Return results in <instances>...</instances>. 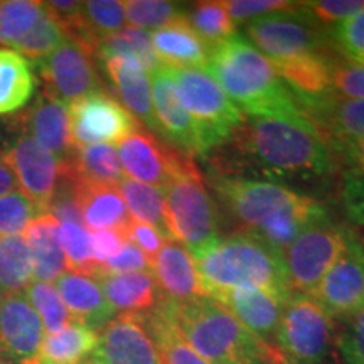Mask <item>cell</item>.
<instances>
[{
    "label": "cell",
    "instance_id": "1",
    "mask_svg": "<svg viewBox=\"0 0 364 364\" xmlns=\"http://www.w3.org/2000/svg\"><path fill=\"white\" fill-rule=\"evenodd\" d=\"M206 157L209 174L270 182L321 179L336 169V157L302 112L245 115Z\"/></svg>",
    "mask_w": 364,
    "mask_h": 364
},
{
    "label": "cell",
    "instance_id": "2",
    "mask_svg": "<svg viewBox=\"0 0 364 364\" xmlns=\"http://www.w3.org/2000/svg\"><path fill=\"white\" fill-rule=\"evenodd\" d=\"M193 257L209 299L240 287H255L282 302L292 297L284 255L252 231L240 230L225 238L220 236Z\"/></svg>",
    "mask_w": 364,
    "mask_h": 364
},
{
    "label": "cell",
    "instance_id": "3",
    "mask_svg": "<svg viewBox=\"0 0 364 364\" xmlns=\"http://www.w3.org/2000/svg\"><path fill=\"white\" fill-rule=\"evenodd\" d=\"M164 306L191 348L209 364H284L275 348L255 338L247 327L209 297Z\"/></svg>",
    "mask_w": 364,
    "mask_h": 364
},
{
    "label": "cell",
    "instance_id": "4",
    "mask_svg": "<svg viewBox=\"0 0 364 364\" xmlns=\"http://www.w3.org/2000/svg\"><path fill=\"white\" fill-rule=\"evenodd\" d=\"M206 70L247 115L300 112L273 63L241 34L209 49Z\"/></svg>",
    "mask_w": 364,
    "mask_h": 364
},
{
    "label": "cell",
    "instance_id": "5",
    "mask_svg": "<svg viewBox=\"0 0 364 364\" xmlns=\"http://www.w3.org/2000/svg\"><path fill=\"white\" fill-rule=\"evenodd\" d=\"M182 107L198 130L203 157L225 142L243 122V113L206 70L167 68Z\"/></svg>",
    "mask_w": 364,
    "mask_h": 364
},
{
    "label": "cell",
    "instance_id": "6",
    "mask_svg": "<svg viewBox=\"0 0 364 364\" xmlns=\"http://www.w3.org/2000/svg\"><path fill=\"white\" fill-rule=\"evenodd\" d=\"M166 220L172 240L191 253L198 252L218 236L216 201L208 193L204 177L188 159L166 189Z\"/></svg>",
    "mask_w": 364,
    "mask_h": 364
},
{
    "label": "cell",
    "instance_id": "7",
    "mask_svg": "<svg viewBox=\"0 0 364 364\" xmlns=\"http://www.w3.org/2000/svg\"><path fill=\"white\" fill-rule=\"evenodd\" d=\"M208 182L216 201L243 230L252 233H258L284 213L302 206L311 199L289 186L250 177L209 174Z\"/></svg>",
    "mask_w": 364,
    "mask_h": 364
},
{
    "label": "cell",
    "instance_id": "8",
    "mask_svg": "<svg viewBox=\"0 0 364 364\" xmlns=\"http://www.w3.org/2000/svg\"><path fill=\"white\" fill-rule=\"evenodd\" d=\"M334 318L314 295L292 294L275 332V351L287 364H326L334 348Z\"/></svg>",
    "mask_w": 364,
    "mask_h": 364
},
{
    "label": "cell",
    "instance_id": "9",
    "mask_svg": "<svg viewBox=\"0 0 364 364\" xmlns=\"http://www.w3.org/2000/svg\"><path fill=\"white\" fill-rule=\"evenodd\" d=\"M348 226L334 221L322 208L287 247L284 263L292 294H316L318 284L344 250Z\"/></svg>",
    "mask_w": 364,
    "mask_h": 364
},
{
    "label": "cell",
    "instance_id": "10",
    "mask_svg": "<svg viewBox=\"0 0 364 364\" xmlns=\"http://www.w3.org/2000/svg\"><path fill=\"white\" fill-rule=\"evenodd\" d=\"M245 34L272 63L334 53L327 31L300 9V2L294 11L268 14L247 22Z\"/></svg>",
    "mask_w": 364,
    "mask_h": 364
},
{
    "label": "cell",
    "instance_id": "11",
    "mask_svg": "<svg viewBox=\"0 0 364 364\" xmlns=\"http://www.w3.org/2000/svg\"><path fill=\"white\" fill-rule=\"evenodd\" d=\"M95 58L97 54L86 46L66 39L56 51L38 63L43 90L66 105L102 91Z\"/></svg>",
    "mask_w": 364,
    "mask_h": 364
},
{
    "label": "cell",
    "instance_id": "12",
    "mask_svg": "<svg viewBox=\"0 0 364 364\" xmlns=\"http://www.w3.org/2000/svg\"><path fill=\"white\" fill-rule=\"evenodd\" d=\"M314 297L334 321L364 307V236L349 228L344 250L318 284Z\"/></svg>",
    "mask_w": 364,
    "mask_h": 364
},
{
    "label": "cell",
    "instance_id": "13",
    "mask_svg": "<svg viewBox=\"0 0 364 364\" xmlns=\"http://www.w3.org/2000/svg\"><path fill=\"white\" fill-rule=\"evenodd\" d=\"M71 140L76 147L120 144L136 127V120L108 91H97L68 105Z\"/></svg>",
    "mask_w": 364,
    "mask_h": 364
},
{
    "label": "cell",
    "instance_id": "14",
    "mask_svg": "<svg viewBox=\"0 0 364 364\" xmlns=\"http://www.w3.org/2000/svg\"><path fill=\"white\" fill-rule=\"evenodd\" d=\"M2 157L12 169L22 193L31 198L41 213H48L65 172V164L22 132L9 144Z\"/></svg>",
    "mask_w": 364,
    "mask_h": 364
},
{
    "label": "cell",
    "instance_id": "15",
    "mask_svg": "<svg viewBox=\"0 0 364 364\" xmlns=\"http://www.w3.org/2000/svg\"><path fill=\"white\" fill-rule=\"evenodd\" d=\"M117 152L124 174L129 176V179L162 191L191 159L171 144L162 142L150 130L139 127L118 144Z\"/></svg>",
    "mask_w": 364,
    "mask_h": 364
},
{
    "label": "cell",
    "instance_id": "16",
    "mask_svg": "<svg viewBox=\"0 0 364 364\" xmlns=\"http://www.w3.org/2000/svg\"><path fill=\"white\" fill-rule=\"evenodd\" d=\"M81 364H162L144 314H118L98 332V343Z\"/></svg>",
    "mask_w": 364,
    "mask_h": 364
},
{
    "label": "cell",
    "instance_id": "17",
    "mask_svg": "<svg viewBox=\"0 0 364 364\" xmlns=\"http://www.w3.org/2000/svg\"><path fill=\"white\" fill-rule=\"evenodd\" d=\"M44 326L26 295L0 300V353L14 364H34L44 341Z\"/></svg>",
    "mask_w": 364,
    "mask_h": 364
},
{
    "label": "cell",
    "instance_id": "18",
    "mask_svg": "<svg viewBox=\"0 0 364 364\" xmlns=\"http://www.w3.org/2000/svg\"><path fill=\"white\" fill-rule=\"evenodd\" d=\"M150 85H152V105L159 135L169 140L172 147H176L184 156L191 159L203 156L193 118L182 107L174 81L166 66L150 73Z\"/></svg>",
    "mask_w": 364,
    "mask_h": 364
},
{
    "label": "cell",
    "instance_id": "19",
    "mask_svg": "<svg viewBox=\"0 0 364 364\" xmlns=\"http://www.w3.org/2000/svg\"><path fill=\"white\" fill-rule=\"evenodd\" d=\"M17 124L19 132L33 136L36 142L49 150L63 164L70 161L75 150L71 140L70 108L61 100L43 90L27 110L21 113Z\"/></svg>",
    "mask_w": 364,
    "mask_h": 364
},
{
    "label": "cell",
    "instance_id": "20",
    "mask_svg": "<svg viewBox=\"0 0 364 364\" xmlns=\"http://www.w3.org/2000/svg\"><path fill=\"white\" fill-rule=\"evenodd\" d=\"M297 105L329 149L364 135V100L324 95L321 98L297 100Z\"/></svg>",
    "mask_w": 364,
    "mask_h": 364
},
{
    "label": "cell",
    "instance_id": "21",
    "mask_svg": "<svg viewBox=\"0 0 364 364\" xmlns=\"http://www.w3.org/2000/svg\"><path fill=\"white\" fill-rule=\"evenodd\" d=\"M152 275L162 297L174 302L208 297L193 253L176 240L167 241L152 258Z\"/></svg>",
    "mask_w": 364,
    "mask_h": 364
},
{
    "label": "cell",
    "instance_id": "22",
    "mask_svg": "<svg viewBox=\"0 0 364 364\" xmlns=\"http://www.w3.org/2000/svg\"><path fill=\"white\" fill-rule=\"evenodd\" d=\"M213 300L233 314L255 338L273 348L272 343L275 341L285 302L255 287H240Z\"/></svg>",
    "mask_w": 364,
    "mask_h": 364
},
{
    "label": "cell",
    "instance_id": "23",
    "mask_svg": "<svg viewBox=\"0 0 364 364\" xmlns=\"http://www.w3.org/2000/svg\"><path fill=\"white\" fill-rule=\"evenodd\" d=\"M56 289L73 322L100 332L117 316L95 277L65 272L56 280Z\"/></svg>",
    "mask_w": 364,
    "mask_h": 364
},
{
    "label": "cell",
    "instance_id": "24",
    "mask_svg": "<svg viewBox=\"0 0 364 364\" xmlns=\"http://www.w3.org/2000/svg\"><path fill=\"white\" fill-rule=\"evenodd\" d=\"M103 63L127 112L159 136L156 115H154L150 73L140 63L129 59L113 58Z\"/></svg>",
    "mask_w": 364,
    "mask_h": 364
},
{
    "label": "cell",
    "instance_id": "25",
    "mask_svg": "<svg viewBox=\"0 0 364 364\" xmlns=\"http://www.w3.org/2000/svg\"><path fill=\"white\" fill-rule=\"evenodd\" d=\"M73 182H75L81 223H85L91 231L115 230L125 233L132 218L117 186L90 184V182L76 181L75 177Z\"/></svg>",
    "mask_w": 364,
    "mask_h": 364
},
{
    "label": "cell",
    "instance_id": "26",
    "mask_svg": "<svg viewBox=\"0 0 364 364\" xmlns=\"http://www.w3.org/2000/svg\"><path fill=\"white\" fill-rule=\"evenodd\" d=\"M95 279L115 312L147 314L162 300L152 272L98 273Z\"/></svg>",
    "mask_w": 364,
    "mask_h": 364
},
{
    "label": "cell",
    "instance_id": "27",
    "mask_svg": "<svg viewBox=\"0 0 364 364\" xmlns=\"http://www.w3.org/2000/svg\"><path fill=\"white\" fill-rule=\"evenodd\" d=\"M150 41L162 66L206 70L209 48L194 33L186 17L150 33Z\"/></svg>",
    "mask_w": 364,
    "mask_h": 364
},
{
    "label": "cell",
    "instance_id": "28",
    "mask_svg": "<svg viewBox=\"0 0 364 364\" xmlns=\"http://www.w3.org/2000/svg\"><path fill=\"white\" fill-rule=\"evenodd\" d=\"M33 260L36 282L58 280L66 270V258L59 243V221L51 213H41L22 233Z\"/></svg>",
    "mask_w": 364,
    "mask_h": 364
},
{
    "label": "cell",
    "instance_id": "29",
    "mask_svg": "<svg viewBox=\"0 0 364 364\" xmlns=\"http://www.w3.org/2000/svg\"><path fill=\"white\" fill-rule=\"evenodd\" d=\"M336 56V53L311 54L273 63V66L295 100L321 98L331 91V70Z\"/></svg>",
    "mask_w": 364,
    "mask_h": 364
},
{
    "label": "cell",
    "instance_id": "30",
    "mask_svg": "<svg viewBox=\"0 0 364 364\" xmlns=\"http://www.w3.org/2000/svg\"><path fill=\"white\" fill-rule=\"evenodd\" d=\"M98 343V331L88 326L70 322L41 344L34 364H81Z\"/></svg>",
    "mask_w": 364,
    "mask_h": 364
},
{
    "label": "cell",
    "instance_id": "31",
    "mask_svg": "<svg viewBox=\"0 0 364 364\" xmlns=\"http://www.w3.org/2000/svg\"><path fill=\"white\" fill-rule=\"evenodd\" d=\"M66 169L76 181L90 184L118 186L125 177L117 149L108 144L76 147L66 162Z\"/></svg>",
    "mask_w": 364,
    "mask_h": 364
},
{
    "label": "cell",
    "instance_id": "32",
    "mask_svg": "<svg viewBox=\"0 0 364 364\" xmlns=\"http://www.w3.org/2000/svg\"><path fill=\"white\" fill-rule=\"evenodd\" d=\"M144 318L162 364H209L184 339L162 300L156 309L144 314Z\"/></svg>",
    "mask_w": 364,
    "mask_h": 364
},
{
    "label": "cell",
    "instance_id": "33",
    "mask_svg": "<svg viewBox=\"0 0 364 364\" xmlns=\"http://www.w3.org/2000/svg\"><path fill=\"white\" fill-rule=\"evenodd\" d=\"M34 93L29 61L14 49L0 48V115L21 110Z\"/></svg>",
    "mask_w": 364,
    "mask_h": 364
},
{
    "label": "cell",
    "instance_id": "34",
    "mask_svg": "<svg viewBox=\"0 0 364 364\" xmlns=\"http://www.w3.org/2000/svg\"><path fill=\"white\" fill-rule=\"evenodd\" d=\"M117 188L124 198L132 220L157 228L164 236L172 240L167 230L166 194L162 189L132 181L129 177H124Z\"/></svg>",
    "mask_w": 364,
    "mask_h": 364
},
{
    "label": "cell",
    "instance_id": "35",
    "mask_svg": "<svg viewBox=\"0 0 364 364\" xmlns=\"http://www.w3.org/2000/svg\"><path fill=\"white\" fill-rule=\"evenodd\" d=\"M33 280V260L24 236H0V295L22 294Z\"/></svg>",
    "mask_w": 364,
    "mask_h": 364
},
{
    "label": "cell",
    "instance_id": "36",
    "mask_svg": "<svg viewBox=\"0 0 364 364\" xmlns=\"http://www.w3.org/2000/svg\"><path fill=\"white\" fill-rule=\"evenodd\" d=\"M97 58L102 61L113 58L129 59V61L140 63L149 73L162 66L156 53H154L149 31L132 26L124 27L118 33L105 38L97 48Z\"/></svg>",
    "mask_w": 364,
    "mask_h": 364
},
{
    "label": "cell",
    "instance_id": "37",
    "mask_svg": "<svg viewBox=\"0 0 364 364\" xmlns=\"http://www.w3.org/2000/svg\"><path fill=\"white\" fill-rule=\"evenodd\" d=\"M186 19L209 49L216 48L218 44L225 43L236 34L235 22L228 14L225 2L220 0L191 4L189 7H186Z\"/></svg>",
    "mask_w": 364,
    "mask_h": 364
},
{
    "label": "cell",
    "instance_id": "38",
    "mask_svg": "<svg viewBox=\"0 0 364 364\" xmlns=\"http://www.w3.org/2000/svg\"><path fill=\"white\" fill-rule=\"evenodd\" d=\"M81 21H83L86 46L97 54L98 44L105 38L124 29L127 22L125 4L118 0L81 2Z\"/></svg>",
    "mask_w": 364,
    "mask_h": 364
},
{
    "label": "cell",
    "instance_id": "39",
    "mask_svg": "<svg viewBox=\"0 0 364 364\" xmlns=\"http://www.w3.org/2000/svg\"><path fill=\"white\" fill-rule=\"evenodd\" d=\"M65 41V29H63V26L59 24L56 17L53 16V12L44 4V11L41 14V17L33 29L19 43L14 46L12 49L16 53H19L21 56H24L29 61L38 65L39 61H43L49 54L56 51Z\"/></svg>",
    "mask_w": 364,
    "mask_h": 364
},
{
    "label": "cell",
    "instance_id": "40",
    "mask_svg": "<svg viewBox=\"0 0 364 364\" xmlns=\"http://www.w3.org/2000/svg\"><path fill=\"white\" fill-rule=\"evenodd\" d=\"M44 11L38 0H4L0 2V44L14 48L33 29Z\"/></svg>",
    "mask_w": 364,
    "mask_h": 364
},
{
    "label": "cell",
    "instance_id": "41",
    "mask_svg": "<svg viewBox=\"0 0 364 364\" xmlns=\"http://www.w3.org/2000/svg\"><path fill=\"white\" fill-rule=\"evenodd\" d=\"M59 243L66 258V268L73 273L95 277L98 267L91 252V233L78 223H59Z\"/></svg>",
    "mask_w": 364,
    "mask_h": 364
},
{
    "label": "cell",
    "instance_id": "42",
    "mask_svg": "<svg viewBox=\"0 0 364 364\" xmlns=\"http://www.w3.org/2000/svg\"><path fill=\"white\" fill-rule=\"evenodd\" d=\"M125 16L132 27L139 29H162L186 17V7L169 0H127Z\"/></svg>",
    "mask_w": 364,
    "mask_h": 364
},
{
    "label": "cell",
    "instance_id": "43",
    "mask_svg": "<svg viewBox=\"0 0 364 364\" xmlns=\"http://www.w3.org/2000/svg\"><path fill=\"white\" fill-rule=\"evenodd\" d=\"M26 299L29 300L31 306L38 312L41 321H43L44 331H48V334H53V332L63 329V327L73 322L61 295H59L56 287L51 284L34 282V284L27 287Z\"/></svg>",
    "mask_w": 364,
    "mask_h": 364
},
{
    "label": "cell",
    "instance_id": "44",
    "mask_svg": "<svg viewBox=\"0 0 364 364\" xmlns=\"http://www.w3.org/2000/svg\"><path fill=\"white\" fill-rule=\"evenodd\" d=\"M41 211L22 191H12L0 198V236L22 235Z\"/></svg>",
    "mask_w": 364,
    "mask_h": 364
},
{
    "label": "cell",
    "instance_id": "45",
    "mask_svg": "<svg viewBox=\"0 0 364 364\" xmlns=\"http://www.w3.org/2000/svg\"><path fill=\"white\" fill-rule=\"evenodd\" d=\"M327 34L339 58L364 65V9L351 19L332 27Z\"/></svg>",
    "mask_w": 364,
    "mask_h": 364
},
{
    "label": "cell",
    "instance_id": "46",
    "mask_svg": "<svg viewBox=\"0 0 364 364\" xmlns=\"http://www.w3.org/2000/svg\"><path fill=\"white\" fill-rule=\"evenodd\" d=\"M334 346L343 364H364V307L341 321Z\"/></svg>",
    "mask_w": 364,
    "mask_h": 364
},
{
    "label": "cell",
    "instance_id": "47",
    "mask_svg": "<svg viewBox=\"0 0 364 364\" xmlns=\"http://www.w3.org/2000/svg\"><path fill=\"white\" fill-rule=\"evenodd\" d=\"M329 95L344 100H364V65L334 58Z\"/></svg>",
    "mask_w": 364,
    "mask_h": 364
},
{
    "label": "cell",
    "instance_id": "48",
    "mask_svg": "<svg viewBox=\"0 0 364 364\" xmlns=\"http://www.w3.org/2000/svg\"><path fill=\"white\" fill-rule=\"evenodd\" d=\"M300 9L318 26H338L364 9V0H316L300 2Z\"/></svg>",
    "mask_w": 364,
    "mask_h": 364
},
{
    "label": "cell",
    "instance_id": "49",
    "mask_svg": "<svg viewBox=\"0 0 364 364\" xmlns=\"http://www.w3.org/2000/svg\"><path fill=\"white\" fill-rule=\"evenodd\" d=\"M341 201L349 223L364 233V174L346 171L341 184Z\"/></svg>",
    "mask_w": 364,
    "mask_h": 364
},
{
    "label": "cell",
    "instance_id": "50",
    "mask_svg": "<svg viewBox=\"0 0 364 364\" xmlns=\"http://www.w3.org/2000/svg\"><path fill=\"white\" fill-rule=\"evenodd\" d=\"M226 11L233 22L253 21L257 17L268 16L275 12L294 11L299 2H285V0H228L225 2Z\"/></svg>",
    "mask_w": 364,
    "mask_h": 364
},
{
    "label": "cell",
    "instance_id": "51",
    "mask_svg": "<svg viewBox=\"0 0 364 364\" xmlns=\"http://www.w3.org/2000/svg\"><path fill=\"white\" fill-rule=\"evenodd\" d=\"M135 272H152V262L147 255L140 252L132 241L122 248V252L100 267L98 273H135ZM97 273V275H98Z\"/></svg>",
    "mask_w": 364,
    "mask_h": 364
},
{
    "label": "cell",
    "instance_id": "52",
    "mask_svg": "<svg viewBox=\"0 0 364 364\" xmlns=\"http://www.w3.org/2000/svg\"><path fill=\"white\" fill-rule=\"evenodd\" d=\"M125 236L127 240L132 241V243L140 250V252L147 255L150 262H152V258L164 248V245H166L167 241H171V238L164 236L157 228L134 220H132L130 226L127 228Z\"/></svg>",
    "mask_w": 364,
    "mask_h": 364
},
{
    "label": "cell",
    "instance_id": "53",
    "mask_svg": "<svg viewBox=\"0 0 364 364\" xmlns=\"http://www.w3.org/2000/svg\"><path fill=\"white\" fill-rule=\"evenodd\" d=\"M127 243V236L122 231L115 230H100L91 233V252H93V260L100 267L105 265L113 257L122 252Z\"/></svg>",
    "mask_w": 364,
    "mask_h": 364
},
{
    "label": "cell",
    "instance_id": "54",
    "mask_svg": "<svg viewBox=\"0 0 364 364\" xmlns=\"http://www.w3.org/2000/svg\"><path fill=\"white\" fill-rule=\"evenodd\" d=\"M331 152L332 156L339 157L348 166L349 172L364 174V135L334 145V147H331Z\"/></svg>",
    "mask_w": 364,
    "mask_h": 364
},
{
    "label": "cell",
    "instance_id": "55",
    "mask_svg": "<svg viewBox=\"0 0 364 364\" xmlns=\"http://www.w3.org/2000/svg\"><path fill=\"white\" fill-rule=\"evenodd\" d=\"M17 186L19 184H17L16 176H14L12 169L9 167V164L4 161L2 154H0V198L12 193V191H17Z\"/></svg>",
    "mask_w": 364,
    "mask_h": 364
},
{
    "label": "cell",
    "instance_id": "56",
    "mask_svg": "<svg viewBox=\"0 0 364 364\" xmlns=\"http://www.w3.org/2000/svg\"><path fill=\"white\" fill-rule=\"evenodd\" d=\"M0 364H14V363H12L11 359H9V358L4 356L2 353H0Z\"/></svg>",
    "mask_w": 364,
    "mask_h": 364
},
{
    "label": "cell",
    "instance_id": "57",
    "mask_svg": "<svg viewBox=\"0 0 364 364\" xmlns=\"http://www.w3.org/2000/svg\"><path fill=\"white\" fill-rule=\"evenodd\" d=\"M284 364H287V363H284Z\"/></svg>",
    "mask_w": 364,
    "mask_h": 364
}]
</instances>
